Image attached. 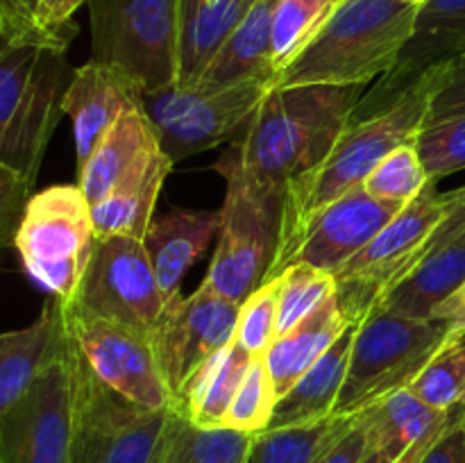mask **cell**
I'll list each match as a JSON object with an SVG mask.
<instances>
[{
	"label": "cell",
	"instance_id": "obj_1",
	"mask_svg": "<svg viewBox=\"0 0 465 463\" xmlns=\"http://www.w3.org/2000/svg\"><path fill=\"white\" fill-rule=\"evenodd\" d=\"M445 64L430 68L402 98L384 112L348 123L330 153L313 168L289 182L282 200L280 234L266 280L280 275L318 213L368 180L377 163L395 148L416 143L430 123L431 103L443 82ZM263 280V281H266Z\"/></svg>",
	"mask_w": 465,
	"mask_h": 463
},
{
	"label": "cell",
	"instance_id": "obj_21",
	"mask_svg": "<svg viewBox=\"0 0 465 463\" xmlns=\"http://www.w3.org/2000/svg\"><path fill=\"white\" fill-rule=\"evenodd\" d=\"M221 230V212L173 209L150 222L143 236L159 289L166 304L180 298V286L189 268L198 261Z\"/></svg>",
	"mask_w": 465,
	"mask_h": 463
},
{
	"label": "cell",
	"instance_id": "obj_22",
	"mask_svg": "<svg viewBox=\"0 0 465 463\" xmlns=\"http://www.w3.org/2000/svg\"><path fill=\"white\" fill-rule=\"evenodd\" d=\"M64 325V304L50 298L35 322L0 336V411L14 407L30 389L62 339Z\"/></svg>",
	"mask_w": 465,
	"mask_h": 463
},
{
	"label": "cell",
	"instance_id": "obj_6",
	"mask_svg": "<svg viewBox=\"0 0 465 463\" xmlns=\"http://www.w3.org/2000/svg\"><path fill=\"white\" fill-rule=\"evenodd\" d=\"M95 243L91 202L77 184L35 191L14 236V248L32 281L62 302L75 300Z\"/></svg>",
	"mask_w": 465,
	"mask_h": 463
},
{
	"label": "cell",
	"instance_id": "obj_42",
	"mask_svg": "<svg viewBox=\"0 0 465 463\" xmlns=\"http://www.w3.org/2000/svg\"><path fill=\"white\" fill-rule=\"evenodd\" d=\"M418 463H465V431L459 418Z\"/></svg>",
	"mask_w": 465,
	"mask_h": 463
},
{
	"label": "cell",
	"instance_id": "obj_39",
	"mask_svg": "<svg viewBox=\"0 0 465 463\" xmlns=\"http://www.w3.org/2000/svg\"><path fill=\"white\" fill-rule=\"evenodd\" d=\"M0 36L3 45L54 50L36 21V0H0Z\"/></svg>",
	"mask_w": 465,
	"mask_h": 463
},
{
	"label": "cell",
	"instance_id": "obj_34",
	"mask_svg": "<svg viewBox=\"0 0 465 463\" xmlns=\"http://www.w3.org/2000/svg\"><path fill=\"white\" fill-rule=\"evenodd\" d=\"M336 7L334 0H280L272 18V66H289Z\"/></svg>",
	"mask_w": 465,
	"mask_h": 463
},
{
	"label": "cell",
	"instance_id": "obj_44",
	"mask_svg": "<svg viewBox=\"0 0 465 463\" xmlns=\"http://www.w3.org/2000/svg\"><path fill=\"white\" fill-rule=\"evenodd\" d=\"M431 320L448 327V331L452 336L465 334V281L448 300H443L436 307V311L431 313Z\"/></svg>",
	"mask_w": 465,
	"mask_h": 463
},
{
	"label": "cell",
	"instance_id": "obj_3",
	"mask_svg": "<svg viewBox=\"0 0 465 463\" xmlns=\"http://www.w3.org/2000/svg\"><path fill=\"white\" fill-rule=\"evenodd\" d=\"M363 94L366 86H275L230 150L254 186L284 198L289 182L330 153Z\"/></svg>",
	"mask_w": 465,
	"mask_h": 463
},
{
	"label": "cell",
	"instance_id": "obj_47",
	"mask_svg": "<svg viewBox=\"0 0 465 463\" xmlns=\"http://www.w3.org/2000/svg\"><path fill=\"white\" fill-rule=\"evenodd\" d=\"M400 3H407V5H416V7H420L422 3H427V0H400Z\"/></svg>",
	"mask_w": 465,
	"mask_h": 463
},
{
	"label": "cell",
	"instance_id": "obj_4",
	"mask_svg": "<svg viewBox=\"0 0 465 463\" xmlns=\"http://www.w3.org/2000/svg\"><path fill=\"white\" fill-rule=\"evenodd\" d=\"M416 14V5L400 0H343L277 73L275 86H368L395 66Z\"/></svg>",
	"mask_w": 465,
	"mask_h": 463
},
{
	"label": "cell",
	"instance_id": "obj_8",
	"mask_svg": "<svg viewBox=\"0 0 465 463\" xmlns=\"http://www.w3.org/2000/svg\"><path fill=\"white\" fill-rule=\"evenodd\" d=\"M448 216V195L439 193L436 182H430L416 200L404 204L384 230L336 272V300L352 325L366 320L386 295L416 271L427 257L431 236Z\"/></svg>",
	"mask_w": 465,
	"mask_h": 463
},
{
	"label": "cell",
	"instance_id": "obj_19",
	"mask_svg": "<svg viewBox=\"0 0 465 463\" xmlns=\"http://www.w3.org/2000/svg\"><path fill=\"white\" fill-rule=\"evenodd\" d=\"M141 103V86L118 68L94 59L75 68L64 94V113L71 118L77 166L91 157L123 112Z\"/></svg>",
	"mask_w": 465,
	"mask_h": 463
},
{
	"label": "cell",
	"instance_id": "obj_12",
	"mask_svg": "<svg viewBox=\"0 0 465 463\" xmlns=\"http://www.w3.org/2000/svg\"><path fill=\"white\" fill-rule=\"evenodd\" d=\"M73 409L75 363L64 325L62 339L30 389L0 411V463H71Z\"/></svg>",
	"mask_w": 465,
	"mask_h": 463
},
{
	"label": "cell",
	"instance_id": "obj_13",
	"mask_svg": "<svg viewBox=\"0 0 465 463\" xmlns=\"http://www.w3.org/2000/svg\"><path fill=\"white\" fill-rule=\"evenodd\" d=\"M89 316L150 334L166 309L148 248L139 236L98 239L73 302Z\"/></svg>",
	"mask_w": 465,
	"mask_h": 463
},
{
	"label": "cell",
	"instance_id": "obj_40",
	"mask_svg": "<svg viewBox=\"0 0 465 463\" xmlns=\"http://www.w3.org/2000/svg\"><path fill=\"white\" fill-rule=\"evenodd\" d=\"M84 3L89 0H36V21L54 50L66 53L71 41L75 39L77 25L73 14Z\"/></svg>",
	"mask_w": 465,
	"mask_h": 463
},
{
	"label": "cell",
	"instance_id": "obj_20",
	"mask_svg": "<svg viewBox=\"0 0 465 463\" xmlns=\"http://www.w3.org/2000/svg\"><path fill=\"white\" fill-rule=\"evenodd\" d=\"M159 153L162 145L150 125L143 103L134 104L114 123L91 157L77 166V186L91 204L100 202Z\"/></svg>",
	"mask_w": 465,
	"mask_h": 463
},
{
	"label": "cell",
	"instance_id": "obj_41",
	"mask_svg": "<svg viewBox=\"0 0 465 463\" xmlns=\"http://www.w3.org/2000/svg\"><path fill=\"white\" fill-rule=\"evenodd\" d=\"M457 113H465V53L445 62L443 82L431 103L430 123Z\"/></svg>",
	"mask_w": 465,
	"mask_h": 463
},
{
	"label": "cell",
	"instance_id": "obj_9",
	"mask_svg": "<svg viewBox=\"0 0 465 463\" xmlns=\"http://www.w3.org/2000/svg\"><path fill=\"white\" fill-rule=\"evenodd\" d=\"M216 171L225 177L218 243L204 284L234 304L259 289L268 275L277 248L282 195L254 186L227 150Z\"/></svg>",
	"mask_w": 465,
	"mask_h": 463
},
{
	"label": "cell",
	"instance_id": "obj_17",
	"mask_svg": "<svg viewBox=\"0 0 465 463\" xmlns=\"http://www.w3.org/2000/svg\"><path fill=\"white\" fill-rule=\"evenodd\" d=\"M400 209L402 204L372 198L361 186L350 191L318 213L286 266L300 261L336 275L384 230Z\"/></svg>",
	"mask_w": 465,
	"mask_h": 463
},
{
	"label": "cell",
	"instance_id": "obj_48",
	"mask_svg": "<svg viewBox=\"0 0 465 463\" xmlns=\"http://www.w3.org/2000/svg\"><path fill=\"white\" fill-rule=\"evenodd\" d=\"M459 420H461V425H463V431H465V404L461 409H459Z\"/></svg>",
	"mask_w": 465,
	"mask_h": 463
},
{
	"label": "cell",
	"instance_id": "obj_29",
	"mask_svg": "<svg viewBox=\"0 0 465 463\" xmlns=\"http://www.w3.org/2000/svg\"><path fill=\"white\" fill-rule=\"evenodd\" d=\"M254 357L236 340L213 354L186 384L177 413L198 427H221Z\"/></svg>",
	"mask_w": 465,
	"mask_h": 463
},
{
	"label": "cell",
	"instance_id": "obj_45",
	"mask_svg": "<svg viewBox=\"0 0 465 463\" xmlns=\"http://www.w3.org/2000/svg\"><path fill=\"white\" fill-rule=\"evenodd\" d=\"M465 239V212L461 213H450L443 221V225L434 232L430 241V248H427V254L436 252V250L445 248V245L454 243V241Z\"/></svg>",
	"mask_w": 465,
	"mask_h": 463
},
{
	"label": "cell",
	"instance_id": "obj_2",
	"mask_svg": "<svg viewBox=\"0 0 465 463\" xmlns=\"http://www.w3.org/2000/svg\"><path fill=\"white\" fill-rule=\"evenodd\" d=\"M62 50L0 48V234L14 245L68 89Z\"/></svg>",
	"mask_w": 465,
	"mask_h": 463
},
{
	"label": "cell",
	"instance_id": "obj_36",
	"mask_svg": "<svg viewBox=\"0 0 465 463\" xmlns=\"http://www.w3.org/2000/svg\"><path fill=\"white\" fill-rule=\"evenodd\" d=\"M277 402H280V395L272 384L266 361H263V357L254 359L243 384L239 386L225 418H223L221 427L250 436L262 434L271 427Z\"/></svg>",
	"mask_w": 465,
	"mask_h": 463
},
{
	"label": "cell",
	"instance_id": "obj_27",
	"mask_svg": "<svg viewBox=\"0 0 465 463\" xmlns=\"http://www.w3.org/2000/svg\"><path fill=\"white\" fill-rule=\"evenodd\" d=\"M280 0H259L230 39L221 45L200 75L203 84H232L259 75H275L272 66V18Z\"/></svg>",
	"mask_w": 465,
	"mask_h": 463
},
{
	"label": "cell",
	"instance_id": "obj_24",
	"mask_svg": "<svg viewBox=\"0 0 465 463\" xmlns=\"http://www.w3.org/2000/svg\"><path fill=\"white\" fill-rule=\"evenodd\" d=\"M357 327V325H354ZM354 327H350L298 381L293 389L277 402L275 416H272L268 429L280 427L307 425V422L325 420L334 416L336 402H339L341 389H343L345 375L350 366V352H352Z\"/></svg>",
	"mask_w": 465,
	"mask_h": 463
},
{
	"label": "cell",
	"instance_id": "obj_7",
	"mask_svg": "<svg viewBox=\"0 0 465 463\" xmlns=\"http://www.w3.org/2000/svg\"><path fill=\"white\" fill-rule=\"evenodd\" d=\"M182 0H89L91 59L118 68L145 94L180 80Z\"/></svg>",
	"mask_w": 465,
	"mask_h": 463
},
{
	"label": "cell",
	"instance_id": "obj_18",
	"mask_svg": "<svg viewBox=\"0 0 465 463\" xmlns=\"http://www.w3.org/2000/svg\"><path fill=\"white\" fill-rule=\"evenodd\" d=\"M371 452L384 463H418L450 429L459 411L430 407L409 389H400L359 411Z\"/></svg>",
	"mask_w": 465,
	"mask_h": 463
},
{
	"label": "cell",
	"instance_id": "obj_32",
	"mask_svg": "<svg viewBox=\"0 0 465 463\" xmlns=\"http://www.w3.org/2000/svg\"><path fill=\"white\" fill-rule=\"evenodd\" d=\"M407 389L430 407L459 411L465 404V334H450Z\"/></svg>",
	"mask_w": 465,
	"mask_h": 463
},
{
	"label": "cell",
	"instance_id": "obj_25",
	"mask_svg": "<svg viewBox=\"0 0 465 463\" xmlns=\"http://www.w3.org/2000/svg\"><path fill=\"white\" fill-rule=\"evenodd\" d=\"M175 166L166 153H159L143 168L123 180L107 198L91 204L95 234L107 236H139L143 239L150 222L154 221V204L163 189L168 172Z\"/></svg>",
	"mask_w": 465,
	"mask_h": 463
},
{
	"label": "cell",
	"instance_id": "obj_35",
	"mask_svg": "<svg viewBox=\"0 0 465 463\" xmlns=\"http://www.w3.org/2000/svg\"><path fill=\"white\" fill-rule=\"evenodd\" d=\"M430 182L431 180L427 175L420 154H418L416 143H407L386 154L377 163L375 171L368 175V180L363 182L361 189L371 193L372 198L404 207L411 200H416L430 186Z\"/></svg>",
	"mask_w": 465,
	"mask_h": 463
},
{
	"label": "cell",
	"instance_id": "obj_5",
	"mask_svg": "<svg viewBox=\"0 0 465 463\" xmlns=\"http://www.w3.org/2000/svg\"><path fill=\"white\" fill-rule=\"evenodd\" d=\"M275 75H259L232 84H175L143 95V109L163 153L173 163L212 150L225 141L243 139Z\"/></svg>",
	"mask_w": 465,
	"mask_h": 463
},
{
	"label": "cell",
	"instance_id": "obj_14",
	"mask_svg": "<svg viewBox=\"0 0 465 463\" xmlns=\"http://www.w3.org/2000/svg\"><path fill=\"white\" fill-rule=\"evenodd\" d=\"M62 304L73 345L107 389L139 407L175 411V398L163 379L150 334Z\"/></svg>",
	"mask_w": 465,
	"mask_h": 463
},
{
	"label": "cell",
	"instance_id": "obj_46",
	"mask_svg": "<svg viewBox=\"0 0 465 463\" xmlns=\"http://www.w3.org/2000/svg\"><path fill=\"white\" fill-rule=\"evenodd\" d=\"M363 463H384V461H381V458L380 457H377V454H368V457L366 458H363Z\"/></svg>",
	"mask_w": 465,
	"mask_h": 463
},
{
	"label": "cell",
	"instance_id": "obj_30",
	"mask_svg": "<svg viewBox=\"0 0 465 463\" xmlns=\"http://www.w3.org/2000/svg\"><path fill=\"white\" fill-rule=\"evenodd\" d=\"M254 436L225 427H198L177 411L168 418L157 463H250Z\"/></svg>",
	"mask_w": 465,
	"mask_h": 463
},
{
	"label": "cell",
	"instance_id": "obj_16",
	"mask_svg": "<svg viewBox=\"0 0 465 463\" xmlns=\"http://www.w3.org/2000/svg\"><path fill=\"white\" fill-rule=\"evenodd\" d=\"M465 53V0H427L418 7L413 34L398 62L366 89L350 123L363 121L398 103L430 68Z\"/></svg>",
	"mask_w": 465,
	"mask_h": 463
},
{
	"label": "cell",
	"instance_id": "obj_38",
	"mask_svg": "<svg viewBox=\"0 0 465 463\" xmlns=\"http://www.w3.org/2000/svg\"><path fill=\"white\" fill-rule=\"evenodd\" d=\"M416 150L436 184L452 172L465 171V113L427 123L418 134Z\"/></svg>",
	"mask_w": 465,
	"mask_h": 463
},
{
	"label": "cell",
	"instance_id": "obj_11",
	"mask_svg": "<svg viewBox=\"0 0 465 463\" xmlns=\"http://www.w3.org/2000/svg\"><path fill=\"white\" fill-rule=\"evenodd\" d=\"M75 409L71 463H157L173 411L121 398L91 372L73 345Z\"/></svg>",
	"mask_w": 465,
	"mask_h": 463
},
{
	"label": "cell",
	"instance_id": "obj_28",
	"mask_svg": "<svg viewBox=\"0 0 465 463\" xmlns=\"http://www.w3.org/2000/svg\"><path fill=\"white\" fill-rule=\"evenodd\" d=\"M465 281V239L454 241L436 252L427 254L416 271L400 281L380 309H386L398 316L416 318V320H431L443 300H448L454 291ZM377 311V309H375Z\"/></svg>",
	"mask_w": 465,
	"mask_h": 463
},
{
	"label": "cell",
	"instance_id": "obj_10",
	"mask_svg": "<svg viewBox=\"0 0 465 463\" xmlns=\"http://www.w3.org/2000/svg\"><path fill=\"white\" fill-rule=\"evenodd\" d=\"M448 336V327L440 322L416 320L386 309L372 311L354 327L348 375L334 413L357 416L393 390L407 389Z\"/></svg>",
	"mask_w": 465,
	"mask_h": 463
},
{
	"label": "cell",
	"instance_id": "obj_43",
	"mask_svg": "<svg viewBox=\"0 0 465 463\" xmlns=\"http://www.w3.org/2000/svg\"><path fill=\"white\" fill-rule=\"evenodd\" d=\"M368 454H371V443L363 427L354 418L352 429L330 449V454L321 463H363Z\"/></svg>",
	"mask_w": 465,
	"mask_h": 463
},
{
	"label": "cell",
	"instance_id": "obj_37",
	"mask_svg": "<svg viewBox=\"0 0 465 463\" xmlns=\"http://www.w3.org/2000/svg\"><path fill=\"white\" fill-rule=\"evenodd\" d=\"M277 316H280V280L272 277L262 281L259 289H254L243 300L234 340L254 359L263 357L277 339Z\"/></svg>",
	"mask_w": 465,
	"mask_h": 463
},
{
	"label": "cell",
	"instance_id": "obj_49",
	"mask_svg": "<svg viewBox=\"0 0 465 463\" xmlns=\"http://www.w3.org/2000/svg\"><path fill=\"white\" fill-rule=\"evenodd\" d=\"M334 3H336V5H339V3H343V0H334Z\"/></svg>",
	"mask_w": 465,
	"mask_h": 463
},
{
	"label": "cell",
	"instance_id": "obj_23",
	"mask_svg": "<svg viewBox=\"0 0 465 463\" xmlns=\"http://www.w3.org/2000/svg\"><path fill=\"white\" fill-rule=\"evenodd\" d=\"M350 327L354 325L341 311L339 300L334 295L316 313L272 340L268 352L263 354V361H266L280 399Z\"/></svg>",
	"mask_w": 465,
	"mask_h": 463
},
{
	"label": "cell",
	"instance_id": "obj_33",
	"mask_svg": "<svg viewBox=\"0 0 465 463\" xmlns=\"http://www.w3.org/2000/svg\"><path fill=\"white\" fill-rule=\"evenodd\" d=\"M280 280V316L277 336L316 313L322 304L336 295V280L330 272L309 263H291L277 275Z\"/></svg>",
	"mask_w": 465,
	"mask_h": 463
},
{
	"label": "cell",
	"instance_id": "obj_26",
	"mask_svg": "<svg viewBox=\"0 0 465 463\" xmlns=\"http://www.w3.org/2000/svg\"><path fill=\"white\" fill-rule=\"evenodd\" d=\"M259 0H182L180 80L198 82L204 68Z\"/></svg>",
	"mask_w": 465,
	"mask_h": 463
},
{
	"label": "cell",
	"instance_id": "obj_31",
	"mask_svg": "<svg viewBox=\"0 0 465 463\" xmlns=\"http://www.w3.org/2000/svg\"><path fill=\"white\" fill-rule=\"evenodd\" d=\"M354 416H334L307 425L266 429L254 436L250 463H321L352 429Z\"/></svg>",
	"mask_w": 465,
	"mask_h": 463
},
{
	"label": "cell",
	"instance_id": "obj_15",
	"mask_svg": "<svg viewBox=\"0 0 465 463\" xmlns=\"http://www.w3.org/2000/svg\"><path fill=\"white\" fill-rule=\"evenodd\" d=\"M239 309L241 304L230 302L204 281L186 298L180 295L166 304L150 331V340L163 379L175 398V411L180 395L195 372L234 340Z\"/></svg>",
	"mask_w": 465,
	"mask_h": 463
}]
</instances>
